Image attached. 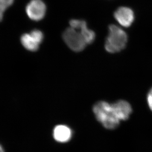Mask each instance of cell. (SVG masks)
Returning <instances> with one entry per match:
<instances>
[{
    "label": "cell",
    "mask_w": 152,
    "mask_h": 152,
    "mask_svg": "<svg viewBox=\"0 0 152 152\" xmlns=\"http://www.w3.org/2000/svg\"><path fill=\"white\" fill-rule=\"evenodd\" d=\"M72 137V131L70 127L65 125H58L53 130V137L57 142L66 143Z\"/></svg>",
    "instance_id": "cell-9"
},
{
    "label": "cell",
    "mask_w": 152,
    "mask_h": 152,
    "mask_svg": "<svg viewBox=\"0 0 152 152\" xmlns=\"http://www.w3.org/2000/svg\"><path fill=\"white\" fill-rule=\"evenodd\" d=\"M14 0H0V21L3 19L4 13L10 6L13 4Z\"/></svg>",
    "instance_id": "cell-10"
},
{
    "label": "cell",
    "mask_w": 152,
    "mask_h": 152,
    "mask_svg": "<svg viewBox=\"0 0 152 152\" xmlns=\"http://www.w3.org/2000/svg\"><path fill=\"white\" fill-rule=\"evenodd\" d=\"M62 37L69 48L76 52L82 51L87 45L80 32L71 27L65 30Z\"/></svg>",
    "instance_id": "cell-3"
},
{
    "label": "cell",
    "mask_w": 152,
    "mask_h": 152,
    "mask_svg": "<svg viewBox=\"0 0 152 152\" xmlns=\"http://www.w3.org/2000/svg\"><path fill=\"white\" fill-rule=\"evenodd\" d=\"M148 94L152 96V88H151V89H150V91H149V93H148Z\"/></svg>",
    "instance_id": "cell-12"
},
{
    "label": "cell",
    "mask_w": 152,
    "mask_h": 152,
    "mask_svg": "<svg viewBox=\"0 0 152 152\" xmlns=\"http://www.w3.org/2000/svg\"><path fill=\"white\" fill-rule=\"evenodd\" d=\"M112 105L114 112L120 121H125L129 118L132 113V108L127 101L118 100Z\"/></svg>",
    "instance_id": "cell-8"
},
{
    "label": "cell",
    "mask_w": 152,
    "mask_h": 152,
    "mask_svg": "<svg viewBox=\"0 0 152 152\" xmlns=\"http://www.w3.org/2000/svg\"><path fill=\"white\" fill-rule=\"evenodd\" d=\"M114 17L120 25L125 27L132 25L134 20L133 10L129 7H121L115 10Z\"/></svg>",
    "instance_id": "cell-6"
},
{
    "label": "cell",
    "mask_w": 152,
    "mask_h": 152,
    "mask_svg": "<svg viewBox=\"0 0 152 152\" xmlns=\"http://www.w3.org/2000/svg\"><path fill=\"white\" fill-rule=\"evenodd\" d=\"M0 152H4V150H3V148L1 147V146L0 145Z\"/></svg>",
    "instance_id": "cell-13"
},
{
    "label": "cell",
    "mask_w": 152,
    "mask_h": 152,
    "mask_svg": "<svg viewBox=\"0 0 152 152\" xmlns=\"http://www.w3.org/2000/svg\"><path fill=\"white\" fill-rule=\"evenodd\" d=\"M93 111L97 120L106 129H113L120 124V120L114 112L112 105L107 102L96 103L93 107Z\"/></svg>",
    "instance_id": "cell-1"
},
{
    "label": "cell",
    "mask_w": 152,
    "mask_h": 152,
    "mask_svg": "<svg viewBox=\"0 0 152 152\" xmlns=\"http://www.w3.org/2000/svg\"><path fill=\"white\" fill-rule=\"evenodd\" d=\"M26 12L33 20H41L45 15L46 6L42 0H31L27 5Z\"/></svg>",
    "instance_id": "cell-4"
},
{
    "label": "cell",
    "mask_w": 152,
    "mask_h": 152,
    "mask_svg": "<svg viewBox=\"0 0 152 152\" xmlns=\"http://www.w3.org/2000/svg\"><path fill=\"white\" fill-rule=\"evenodd\" d=\"M44 38L42 33L35 30L30 34H25L21 38V42L25 48L30 51H36Z\"/></svg>",
    "instance_id": "cell-5"
},
{
    "label": "cell",
    "mask_w": 152,
    "mask_h": 152,
    "mask_svg": "<svg viewBox=\"0 0 152 152\" xmlns=\"http://www.w3.org/2000/svg\"><path fill=\"white\" fill-rule=\"evenodd\" d=\"M127 42V35L122 29L114 24L109 26L108 35L105 44V48L108 52H120L125 48Z\"/></svg>",
    "instance_id": "cell-2"
},
{
    "label": "cell",
    "mask_w": 152,
    "mask_h": 152,
    "mask_svg": "<svg viewBox=\"0 0 152 152\" xmlns=\"http://www.w3.org/2000/svg\"><path fill=\"white\" fill-rule=\"evenodd\" d=\"M71 27L78 30L85 39L86 44H91L95 39V34L94 31L87 27L86 23L85 20L72 19L69 22Z\"/></svg>",
    "instance_id": "cell-7"
},
{
    "label": "cell",
    "mask_w": 152,
    "mask_h": 152,
    "mask_svg": "<svg viewBox=\"0 0 152 152\" xmlns=\"http://www.w3.org/2000/svg\"><path fill=\"white\" fill-rule=\"evenodd\" d=\"M147 102H148V106L152 111V96L148 94Z\"/></svg>",
    "instance_id": "cell-11"
}]
</instances>
